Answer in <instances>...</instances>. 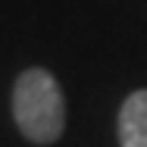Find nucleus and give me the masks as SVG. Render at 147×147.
<instances>
[{"instance_id":"nucleus-1","label":"nucleus","mask_w":147,"mask_h":147,"mask_svg":"<svg viewBox=\"0 0 147 147\" xmlns=\"http://www.w3.org/2000/svg\"><path fill=\"white\" fill-rule=\"evenodd\" d=\"M13 113H16V125L28 141L53 144L66 125V103L57 78L44 69L22 72L13 91Z\"/></svg>"},{"instance_id":"nucleus-2","label":"nucleus","mask_w":147,"mask_h":147,"mask_svg":"<svg viewBox=\"0 0 147 147\" xmlns=\"http://www.w3.org/2000/svg\"><path fill=\"white\" fill-rule=\"evenodd\" d=\"M119 144L147 147V91H135L119 113Z\"/></svg>"}]
</instances>
